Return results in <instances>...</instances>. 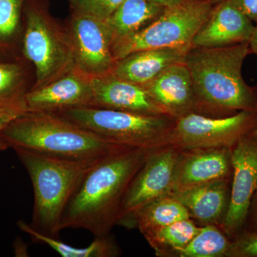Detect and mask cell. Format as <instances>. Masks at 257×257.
Segmentation results:
<instances>
[{
  "mask_svg": "<svg viewBox=\"0 0 257 257\" xmlns=\"http://www.w3.org/2000/svg\"><path fill=\"white\" fill-rule=\"evenodd\" d=\"M151 150L124 147L101 159L86 174L62 216L61 228L109 235L119 223L126 191Z\"/></svg>",
  "mask_w": 257,
  "mask_h": 257,
  "instance_id": "1",
  "label": "cell"
},
{
  "mask_svg": "<svg viewBox=\"0 0 257 257\" xmlns=\"http://www.w3.org/2000/svg\"><path fill=\"white\" fill-rule=\"evenodd\" d=\"M249 54V42L189 50L184 63L192 77L198 114L222 117L241 111L257 113L256 89L242 75Z\"/></svg>",
  "mask_w": 257,
  "mask_h": 257,
  "instance_id": "2",
  "label": "cell"
},
{
  "mask_svg": "<svg viewBox=\"0 0 257 257\" xmlns=\"http://www.w3.org/2000/svg\"><path fill=\"white\" fill-rule=\"evenodd\" d=\"M0 140L8 147L72 160L100 159L127 147L111 143L52 111H27L3 130Z\"/></svg>",
  "mask_w": 257,
  "mask_h": 257,
  "instance_id": "3",
  "label": "cell"
},
{
  "mask_svg": "<svg viewBox=\"0 0 257 257\" xmlns=\"http://www.w3.org/2000/svg\"><path fill=\"white\" fill-rule=\"evenodd\" d=\"M28 171L34 193L30 226L37 232L58 239L66 207L83 178L101 159L72 160L13 148Z\"/></svg>",
  "mask_w": 257,
  "mask_h": 257,
  "instance_id": "4",
  "label": "cell"
},
{
  "mask_svg": "<svg viewBox=\"0 0 257 257\" xmlns=\"http://www.w3.org/2000/svg\"><path fill=\"white\" fill-rule=\"evenodd\" d=\"M55 113L111 143L147 150L170 145L175 121L167 115L140 114L95 106L70 108Z\"/></svg>",
  "mask_w": 257,
  "mask_h": 257,
  "instance_id": "5",
  "label": "cell"
},
{
  "mask_svg": "<svg viewBox=\"0 0 257 257\" xmlns=\"http://www.w3.org/2000/svg\"><path fill=\"white\" fill-rule=\"evenodd\" d=\"M222 0H182L166 7L146 28L111 45L115 60L155 49H191L197 32Z\"/></svg>",
  "mask_w": 257,
  "mask_h": 257,
  "instance_id": "6",
  "label": "cell"
},
{
  "mask_svg": "<svg viewBox=\"0 0 257 257\" xmlns=\"http://www.w3.org/2000/svg\"><path fill=\"white\" fill-rule=\"evenodd\" d=\"M23 52L35 67L32 88L55 80L75 66L67 29L52 18L45 2L28 0Z\"/></svg>",
  "mask_w": 257,
  "mask_h": 257,
  "instance_id": "7",
  "label": "cell"
},
{
  "mask_svg": "<svg viewBox=\"0 0 257 257\" xmlns=\"http://www.w3.org/2000/svg\"><path fill=\"white\" fill-rule=\"evenodd\" d=\"M257 127V113L241 111L214 117L191 113L175 119L170 145L186 150L232 148Z\"/></svg>",
  "mask_w": 257,
  "mask_h": 257,
  "instance_id": "8",
  "label": "cell"
},
{
  "mask_svg": "<svg viewBox=\"0 0 257 257\" xmlns=\"http://www.w3.org/2000/svg\"><path fill=\"white\" fill-rule=\"evenodd\" d=\"M66 29L77 68L92 78L112 73L116 61L111 51L112 37L106 20L72 15Z\"/></svg>",
  "mask_w": 257,
  "mask_h": 257,
  "instance_id": "9",
  "label": "cell"
},
{
  "mask_svg": "<svg viewBox=\"0 0 257 257\" xmlns=\"http://www.w3.org/2000/svg\"><path fill=\"white\" fill-rule=\"evenodd\" d=\"M181 156L174 147L149 152L125 194L118 224H123L147 203L170 195Z\"/></svg>",
  "mask_w": 257,
  "mask_h": 257,
  "instance_id": "10",
  "label": "cell"
},
{
  "mask_svg": "<svg viewBox=\"0 0 257 257\" xmlns=\"http://www.w3.org/2000/svg\"><path fill=\"white\" fill-rule=\"evenodd\" d=\"M231 164L229 207L222 224L226 234L235 237L244 229L257 192V136L253 132L231 148Z\"/></svg>",
  "mask_w": 257,
  "mask_h": 257,
  "instance_id": "11",
  "label": "cell"
},
{
  "mask_svg": "<svg viewBox=\"0 0 257 257\" xmlns=\"http://www.w3.org/2000/svg\"><path fill=\"white\" fill-rule=\"evenodd\" d=\"M29 111H56L91 106L93 78L74 66L68 72L25 94Z\"/></svg>",
  "mask_w": 257,
  "mask_h": 257,
  "instance_id": "12",
  "label": "cell"
},
{
  "mask_svg": "<svg viewBox=\"0 0 257 257\" xmlns=\"http://www.w3.org/2000/svg\"><path fill=\"white\" fill-rule=\"evenodd\" d=\"M143 87L172 119H179L191 113L198 114L192 77L184 62L166 69Z\"/></svg>",
  "mask_w": 257,
  "mask_h": 257,
  "instance_id": "13",
  "label": "cell"
},
{
  "mask_svg": "<svg viewBox=\"0 0 257 257\" xmlns=\"http://www.w3.org/2000/svg\"><path fill=\"white\" fill-rule=\"evenodd\" d=\"M255 26L239 10L222 0L197 32L192 47H221L249 42Z\"/></svg>",
  "mask_w": 257,
  "mask_h": 257,
  "instance_id": "14",
  "label": "cell"
},
{
  "mask_svg": "<svg viewBox=\"0 0 257 257\" xmlns=\"http://www.w3.org/2000/svg\"><path fill=\"white\" fill-rule=\"evenodd\" d=\"M91 106L140 114L167 115L145 88L112 74L93 78Z\"/></svg>",
  "mask_w": 257,
  "mask_h": 257,
  "instance_id": "15",
  "label": "cell"
},
{
  "mask_svg": "<svg viewBox=\"0 0 257 257\" xmlns=\"http://www.w3.org/2000/svg\"><path fill=\"white\" fill-rule=\"evenodd\" d=\"M197 150L190 155L181 156L172 192L229 179L232 175L231 148Z\"/></svg>",
  "mask_w": 257,
  "mask_h": 257,
  "instance_id": "16",
  "label": "cell"
},
{
  "mask_svg": "<svg viewBox=\"0 0 257 257\" xmlns=\"http://www.w3.org/2000/svg\"><path fill=\"white\" fill-rule=\"evenodd\" d=\"M190 49H155L133 52L116 61L112 75L143 87L166 69L184 62Z\"/></svg>",
  "mask_w": 257,
  "mask_h": 257,
  "instance_id": "17",
  "label": "cell"
},
{
  "mask_svg": "<svg viewBox=\"0 0 257 257\" xmlns=\"http://www.w3.org/2000/svg\"><path fill=\"white\" fill-rule=\"evenodd\" d=\"M229 179H221L189 188L174 191L170 194L187 208L191 216L204 224L223 221L229 207Z\"/></svg>",
  "mask_w": 257,
  "mask_h": 257,
  "instance_id": "18",
  "label": "cell"
},
{
  "mask_svg": "<svg viewBox=\"0 0 257 257\" xmlns=\"http://www.w3.org/2000/svg\"><path fill=\"white\" fill-rule=\"evenodd\" d=\"M165 8L152 0H124L106 20L112 37L111 45L146 28Z\"/></svg>",
  "mask_w": 257,
  "mask_h": 257,
  "instance_id": "19",
  "label": "cell"
},
{
  "mask_svg": "<svg viewBox=\"0 0 257 257\" xmlns=\"http://www.w3.org/2000/svg\"><path fill=\"white\" fill-rule=\"evenodd\" d=\"M190 217L187 208L175 197L168 195L147 203L123 224L138 227L144 235L152 230Z\"/></svg>",
  "mask_w": 257,
  "mask_h": 257,
  "instance_id": "20",
  "label": "cell"
},
{
  "mask_svg": "<svg viewBox=\"0 0 257 257\" xmlns=\"http://www.w3.org/2000/svg\"><path fill=\"white\" fill-rule=\"evenodd\" d=\"M18 225L19 228L23 232L30 235L35 242L47 244L63 257H109L119 253L114 241L109 235L94 237V241L87 247L77 248L62 242L57 238L37 232L25 221H19Z\"/></svg>",
  "mask_w": 257,
  "mask_h": 257,
  "instance_id": "21",
  "label": "cell"
},
{
  "mask_svg": "<svg viewBox=\"0 0 257 257\" xmlns=\"http://www.w3.org/2000/svg\"><path fill=\"white\" fill-rule=\"evenodd\" d=\"M190 218L175 221L144 234L157 254H177L199 232Z\"/></svg>",
  "mask_w": 257,
  "mask_h": 257,
  "instance_id": "22",
  "label": "cell"
},
{
  "mask_svg": "<svg viewBox=\"0 0 257 257\" xmlns=\"http://www.w3.org/2000/svg\"><path fill=\"white\" fill-rule=\"evenodd\" d=\"M231 241L213 224L200 228L190 242L177 253L180 257L229 256Z\"/></svg>",
  "mask_w": 257,
  "mask_h": 257,
  "instance_id": "23",
  "label": "cell"
},
{
  "mask_svg": "<svg viewBox=\"0 0 257 257\" xmlns=\"http://www.w3.org/2000/svg\"><path fill=\"white\" fill-rule=\"evenodd\" d=\"M25 0H0V47L9 46L18 37Z\"/></svg>",
  "mask_w": 257,
  "mask_h": 257,
  "instance_id": "24",
  "label": "cell"
},
{
  "mask_svg": "<svg viewBox=\"0 0 257 257\" xmlns=\"http://www.w3.org/2000/svg\"><path fill=\"white\" fill-rule=\"evenodd\" d=\"M24 77L20 64L0 62V104L25 95Z\"/></svg>",
  "mask_w": 257,
  "mask_h": 257,
  "instance_id": "25",
  "label": "cell"
},
{
  "mask_svg": "<svg viewBox=\"0 0 257 257\" xmlns=\"http://www.w3.org/2000/svg\"><path fill=\"white\" fill-rule=\"evenodd\" d=\"M124 0H69L72 15H89L106 20Z\"/></svg>",
  "mask_w": 257,
  "mask_h": 257,
  "instance_id": "26",
  "label": "cell"
},
{
  "mask_svg": "<svg viewBox=\"0 0 257 257\" xmlns=\"http://www.w3.org/2000/svg\"><path fill=\"white\" fill-rule=\"evenodd\" d=\"M24 96L0 104V135L10 123L29 111ZM8 148L6 144L0 140V151Z\"/></svg>",
  "mask_w": 257,
  "mask_h": 257,
  "instance_id": "27",
  "label": "cell"
},
{
  "mask_svg": "<svg viewBox=\"0 0 257 257\" xmlns=\"http://www.w3.org/2000/svg\"><path fill=\"white\" fill-rule=\"evenodd\" d=\"M230 257H257V230H243L231 241Z\"/></svg>",
  "mask_w": 257,
  "mask_h": 257,
  "instance_id": "28",
  "label": "cell"
},
{
  "mask_svg": "<svg viewBox=\"0 0 257 257\" xmlns=\"http://www.w3.org/2000/svg\"><path fill=\"white\" fill-rule=\"evenodd\" d=\"M236 9L252 23H257V0H229Z\"/></svg>",
  "mask_w": 257,
  "mask_h": 257,
  "instance_id": "29",
  "label": "cell"
},
{
  "mask_svg": "<svg viewBox=\"0 0 257 257\" xmlns=\"http://www.w3.org/2000/svg\"><path fill=\"white\" fill-rule=\"evenodd\" d=\"M250 212H251V216H251V226H249V229L246 230H250V231L257 230V192L253 196L252 201H251V206L248 210V213Z\"/></svg>",
  "mask_w": 257,
  "mask_h": 257,
  "instance_id": "30",
  "label": "cell"
},
{
  "mask_svg": "<svg viewBox=\"0 0 257 257\" xmlns=\"http://www.w3.org/2000/svg\"><path fill=\"white\" fill-rule=\"evenodd\" d=\"M249 48L251 53L257 55V25L255 26L252 36L249 41Z\"/></svg>",
  "mask_w": 257,
  "mask_h": 257,
  "instance_id": "31",
  "label": "cell"
},
{
  "mask_svg": "<svg viewBox=\"0 0 257 257\" xmlns=\"http://www.w3.org/2000/svg\"><path fill=\"white\" fill-rule=\"evenodd\" d=\"M152 1L160 3V4L164 5V6L169 7L178 4V3H181L182 0H152Z\"/></svg>",
  "mask_w": 257,
  "mask_h": 257,
  "instance_id": "32",
  "label": "cell"
},
{
  "mask_svg": "<svg viewBox=\"0 0 257 257\" xmlns=\"http://www.w3.org/2000/svg\"><path fill=\"white\" fill-rule=\"evenodd\" d=\"M255 87V89H256V91L257 92V85L256 86V87ZM253 134H254L255 135H256V136H257V127L256 128H255L254 131H253Z\"/></svg>",
  "mask_w": 257,
  "mask_h": 257,
  "instance_id": "33",
  "label": "cell"
}]
</instances>
